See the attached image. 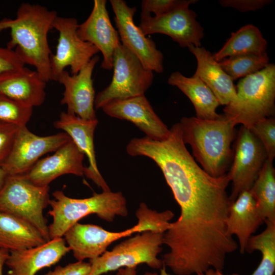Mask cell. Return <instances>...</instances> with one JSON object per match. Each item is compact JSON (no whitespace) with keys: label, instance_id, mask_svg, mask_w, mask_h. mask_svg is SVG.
I'll return each mask as SVG.
<instances>
[{"label":"cell","instance_id":"3957f363","mask_svg":"<svg viewBox=\"0 0 275 275\" xmlns=\"http://www.w3.org/2000/svg\"><path fill=\"white\" fill-rule=\"evenodd\" d=\"M179 124L184 143L190 146L202 169L214 177L226 174L233 155L234 122L222 115L214 120L183 117Z\"/></svg>","mask_w":275,"mask_h":275},{"label":"cell","instance_id":"f546056e","mask_svg":"<svg viewBox=\"0 0 275 275\" xmlns=\"http://www.w3.org/2000/svg\"><path fill=\"white\" fill-rule=\"evenodd\" d=\"M258 139L267 155L273 161L275 157V120L265 118L257 121L250 129Z\"/></svg>","mask_w":275,"mask_h":275},{"label":"cell","instance_id":"9c48e42d","mask_svg":"<svg viewBox=\"0 0 275 275\" xmlns=\"http://www.w3.org/2000/svg\"><path fill=\"white\" fill-rule=\"evenodd\" d=\"M79 24L73 17L57 16L52 25L59 33L56 51L50 57L51 80L69 67L72 75L76 74L99 52L93 44L81 40L77 30Z\"/></svg>","mask_w":275,"mask_h":275},{"label":"cell","instance_id":"f35d334b","mask_svg":"<svg viewBox=\"0 0 275 275\" xmlns=\"http://www.w3.org/2000/svg\"><path fill=\"white\" fill-rule=\"evenodd\" d=\"M7 176V175L5 171L2 169V168H0V190L5 182Z\"/></svg>","mask_w":275,"mask_h":275},{"label":"cell","instance_id":"d4e9b609","mask_svg":"<svg viewBox=\"0 0 275 275\" xmlns=\"http://www.w3.org/2000/svg\"><path fill=\"white\" fill-rule=\"evenodd\" d=\"M267 45L259 29L249 24L232 33L222 48L212 56L216 61L219 62L235 56L263 54L266 52Z\"/></svg>","mask_w":275,"mask_h":275},{"label":"cell","instance_id":"30bf717a","mask_svg":"<svg viewBox=\"0 0 275 275\" xmlns=\"http://www.w3.org/2000/svg\"><path fill=\"white\" fill-rule=\"evenodd\" d=\"M266 159V153L260 141L242 125L236 141L233 163L227 174L232 183L229 196L231 203L240 193L251 188Z\"/></svg>","mask_w":275,"mask_h":275},{"label":"cell","instance_id":"f1b7e54d","mask_svg":"<svg viewBox=\"0 0 275 275\" xmlns=\"http://www.w3.org/2000/svg\"><path fill=\"white\" fill-rule=\"evenodd\" d=\"M33 107L0 94V122L26 126L31 118Z\"/></svg>","mask_w":275,"mask_h":275},{"label":"cell","instance_id":"e0dca14e","mask_svg":"<svg viewBox=\"0 0 275 275\" xmlns=\"http://www.w3.org/2000/svg\"><path fill=\"white\" fill-rule=\"evenodd\" d=\"M84 154L71 140L58 148L54 154L39 159L22 175L39 186L48 184L58 177L65 174L82 176Z\"/></svg>","mask_w":275,"mask_h":275},{"label":"cell","instance_id":"484cf974","mask_svg":"<svg viewBox=\"0 0 275 275\" xmlns=\"http://www.w3.org/2000/svg\"><path fill=\"white\" fill-rule=\"evenodd\" d=\"M263 221L275 222V170L266 159L250 189Z\"/></svg>","mask_w":275,"mask_h":275},{"label":"cell","instance_id":"44dd1931","mask_svg":"<svg viewBox=\"0 0 275 275\" xmlns=\"http://www.w3.org/2000/svg\"><path fill=\"white\" fill-rule=\"evenodd\" d=\"M189 51L196 57L197 67L194 76L200 78L211 90L220 105H227L236 97L233 81L224 71L218 62L204 47L191 45Z\"/></svg>","mask_w":275,"mask_h":275},{"label":"cell","instance_id":"83f0119b","mask_svg":"<svg viewBox=\"0 0 275 275\" xmlns=\"http://www.w3.org/2000/svg\"><path fill=\"white\" fill-rule=\"evenodd\" d=\"M269 58L266 52L260 54H245L232 56L219 62L224 71L232 80L255 73L268 66Z\"/></svg>","mask_w":275,"mask_h":275},{"label":"cell","instance_id":"9a60e30c","mask_svg":"<svg viewBox=\"0 0 275 275\" xmlns=\"http://www.w3.org/2000/svg\"><path fill=\"white\" fill-rule=\"evenodd\" d=\"M108 116L132 122L151 139H166L170 129L153 110L145 95L112 100L101 107Z\"/></svg>","mask_w":275,"mask_h":275},{"label":"cell","instance_id":"5b68a950","mask_svg":"<svg viewBox=\"0 0 275 275\" xmlns=\"http://www.w3.org/2000/svg\"><path fill=\"white\" fill-rule=\"evenodd\" d=\"M235 99L226 105L224 115L236 125L250 129L259 120L274 113L275 65L241 79L236 87Z\"/></svg>","mask_w":275,"mask_h":275},{"label":"cell","instance_id":"1f68e13d","mask_svg":"<svg viewBox=\"0 0 275 275\" xmlns=\"http://www.w3.org/2000/svg\"><path fill=\"white\" fill-rule=\"evenodd\" d=\"M24 65L15 50L0 46V80H4L16 75Z\"/></svg>","mask_w":275,"mask_h":275},{"label":"cell","instance_id":"277c9868","mask_svg":"<svg viewBox=\"0 0 275 275\" xmlns=\"http://www.w3.org/2000/svg\"><path fill=\"white\" fill-rule=\"evenodd\" d=\"M52 196L49 203L52 209L48 211L53 218L48 226L50 239L62 237L72 226L91 214L109 222L116 216L128 214L126 200L121 192L102 191L88 198L74 199L56 190Z\"/></svg>","mask_w":275,"mask_h":275},{"label":"cell","instance_id":"74e56055","mask_svg":"<svg viewBox=\"0 0 275 275\" xmlns=\"http://www.w3.org/2000/svg\"><path fill=\"white\" fill-rule=\"evenodd\" d=\"M197 275H225L223 274L222 271L218 270V269H215L213 268H210L208 269L207 271H206L205 272H201L197 274ZM228 275H239L238 273H233L231 274H228Z\"/></svg>","mask_w":275,"mask_h":275},{"label":"cell","instance_id":"d590c367","mask_svg":"<svg viewBox=\"0 0 275 275\" xmlns=\"http://www.w3.org/2000/svg\"><path fill=\"white\" fill-rule=\"evenodd\" d=\"M10 254V251L6 249H0V275H3V266L5 264Z\"/></svg>","mask_w":275,"mask_h":275},{"label":"cell","instance_id":"ac0fdd59","mask_svg":"<svg viewBox=\"0 0 275 275\" xmlns=\"http://www.w3.org/2000/svg\"><path fill=\"white\" fill-rule=\"evenodd\" d=\"M97 119L87 120L67 112H62L54 126L63 130L74 142L78 148L86 155L89 166L85 167L84 175L91 179L103 191L111 190L99 172L96 159L94 145V134L97 126Z\"/></svg>","mask_w":275,"mask_h":275},{"label":"cell","instance_id":"8fae6325","mask_svg":"<svg viewBox=\"0 0 275 275\" xmlns=\"http://www.w3.org/2000/svg\"><path fill=\"white\" fill-rule=\"evenodd\" d=\"M115 13L114 21L122 44L134 54L144 66L153 72L163 71V57L155 42L144 35L133 21L136 11L123 0H110Z\"/></svg>","mask_w":275,"mask_h":275},{"label":"cell","instance_id":"7c38bea8","mask_svg":"<svg viewBox=\"0 0 275 275\" xmlns=\"http://www.w3.org/2000/svg\"><path fill=\"white\" fill-rule=\"evenodd\" d=\"M71 140L62 132L47 136H39L26 126L20 127L7 161L2 167L7 175H23L43 155L53 151Z\"/></svg>","mask_w":275,"mask_h":275},{"label":"cell","instance_id":"60d3db41","mask_svg":"<svg viewBox=\"0 0 275 275\" xmlns=\"http://www.w3.org/2000/svg\"><path fill=\"white\" fill-rule=\"evenodd\" d=\"M1 81H2V80H0V82H1Z\"/></svg>","mask_w":275,"mask_h":275},{"label":"cell","instance_id":"e575fe53","mask_svg":"<svg viewBox=\"0 0 275 275\" xmlns=\"http://www.w3.org/2000/svg\"><path fill=\"white\" fill-rule=\"evenodd\" d=\"M90 269V263L78 261L64 267L58 265L44 275H88Z\"/></svg>","mask_w":275,"mask_h":275},{"label":"cell","instance_id":"4316f807","mask_svg":"<svg viewBox=\"0 0 275 275\" xmlns=\"http://www.w3.org/2000/svg\"><path fill=\"white\" fill-rule=\"evenodd\" d=\"M266 228L249 239L245 252L261 253L260 263L251 275H273L275 271V222L265 220Z\"/></svg>","mask_w":275,"mask_h":275},{"label":"cell","instance_id":"d6986e66","mask_svg":"<svg viewBox=\"0 0 275 275\" xmlns=\"http://www.w3.org/2000/svg\"><path fill=\"white\" fill-rule=\"evenodd\" d=\"M70 251L62 237L36 247L10 251L5 263L9 268L7 275H35L40 270L56 264Z\"/></svg>","mask_w":275,"mask_h":275},{"label":"cell","instance_id":"4dcf8cb0","mask_svg":"<svg viewBox=\"0 0 275 275\" xmlns=\"http://www.w3.org/2000/svg\"><path fill=\"white\" fill-rule=\"evenodd\" d=\"M197 0H143L141 2V16L154 14L158 16L174 10L189 7L191 4L197 3Z\"/></svg>","mask_w":275,"mask_h":275},{"label":"cell","instance_id":"603a6c76","mask_svg":"<svg viewBox=\"0 0 275 275\" xmlns=\"http://www.w3.org/2000/svg\"><path fill=\"white\" fill-rule=\"evenodd\" d=\"M168 83L180 90L192 102L198 118L214 120L222 115L216 113L220 105L218 100L209 87L199 77H187L179 71L173 72Z\"/></svg>","mask_w":275,"mask_h":275},{"label":"cell","instance_id":"8992f818","mask_svg":"<svg viewBox=\"0 0 275 275\" xmlns=\"http://www.w3.org/2000/svg\"><path fill=\"white\" fill-rule=\"evenodd\" d=\"M49 191V186L36 185L22 175H7L0 190V212L29 222L48 241V226L43 212L50 200Z\"/></svg>","mask_w":275,"mask_h":275},{"label":"cell","instance_id":"52a82bcc","mask_svg":"<svg viewBox=\"0 0 275 275\" xmlns=\"http://www.w3.org/2000/svg\"><path fill=\"white\" fill-rule=\"evenodd\" d=\"M163 236V233L147 230L121 242L111 251L90 260L91 269L88 275H102L142 264L160 269L163 264L157 256L162 250Z\"/></svg>","mask_w":275,"mask_h":275},{"label":"cell","instance_id":"8d00e7d4","mask_svg":"<svg viewBox=\"0 0 275 275\" xmlns=\"http://www.w3.org/2000/svg\"><path fill=\"white\" fill-rule=\"evenodd\" d=\"M136 267H124L118 270L116 275H136Z\"/></svg>","mask_w":275,"mask_h":275},{"label":"cell","instance_id":"ab89813d","mask_svg":"<svg viewBox=\"0 0 275 275\" xmlns=\"http://www.w3.org/2000/svg\"><path fill=\"white\" fill-rule=\"evenodd\" d=\"M144 275H158L156 272H146ZM159 275H171L167 272L166 266L163 265L160 269Z\"/></svg>","mask_w":275,"mask_h":275},{"label":"cell","instance_id":"7402d4cb","mask_svg":"<svg viewBox=\"0 0 275 275\" xmlns=\"http://www.w3.org/2000/svg\"><path fill=\"white\" fill-rule=\"evenodd\" d=\"M46 83L36 70L24 67L16 75L0 82V94L33 108L44 102Z\"/></svg>","mask_w":275,"mask_h":275},{"label":"cell","instance_id":"ffe728a7","mask_svg":"<svg viewBox=\"0 0 275 275\" xmlns=\"http://www.w3.org/2000/svg\"><path fill=\"white\" fill-rule=\"evenodd\" d=\"M264 222L250 189L240 193L231 203L227 219L228 234L237 236L240 252L246 251L249 238Z\"/></svg>","mask_w":275,"mask_h":275},{"label":"cell","instance_id":"ba28073f","mask_svg":"<svg viewBox=\"0 0 275 275\" xmlns=\"http://www.w3.org/2000/svg\"><path fill=\"white\" fill-rule=\"evenodd\" d=\"M114 74L109 85L99 92L95 108L108 102L145 95L152 84L153 72L146 68L139 58L121 43L113 55Z\"/></svg>","mask_w":275,"mask_h":275},{"label":"cell","instance_id":"6da1fadb","mask_svg":"<svg viewBox=\"0 0 275 275\" xmlns=\"http://www.w3.org/2000/svg\"><path fill=\"white\" fill-rule=\"evenodd\" d=\"M126 151L132 156L150 158L160 169L180 208L179 218L172 224L177 234L201 236L225 220L231 204L226 191L228 177L227 174L213 177L197 164L183 142L179 123L163 140L133 138Z\"/></svg>","mask_w":275,"mask_h":275},{"label":"cell","instance_id":"7a4b0ae2","mask_svg":"<svg viewBox=\"0 0 275 275\" xmlns=\"http://www.w3.org/2000/svg\"><path fill=\"white\" fill-rule=\"evenodd\" d=\"M57 12L46 7L29 3H22L15 18L0 21V31L10 29L11 40L7 47L15 51L24 64L34 66L47 82L51 80L50 57L52 54L48 34L52 29Z\"/></svg>","mask_w":275,"mask_h":275},{"label":"cell","instance_id":"cb8c5ba5","mask_svg":"<svg viewBox=\"0 0 275 275\" xmlns=\"http://www.w3.org/2000/svg\"><path fill=\"white\" fill-rule=\"evenodd\" d=\"M47 242L40 232L29 222L0 212V249L19 251L40 246Z\"/></svg>","mask_w":275,"mask_h":275},{"label":"cell","instance_id":"2e32d148","mask_svg":"<svg viewBox=\"0 0 275 275\" xmlns=\"http://www.w3.org/2000/svg\"><path fill=\"white\" fill-rule=\"evenodd\" d=\"M77 33L81 40L93 44L102 53L101 67L113 69L114 53L121 41L117 31L111 23L106 0L94 1L90 15L78 25Z\"/></svg>","mask_w":275,"mask_h":275},{"label":"cell","instance_id":"836d02e7","mask_svg":"<svg viewBox=\"0 0 275 275\" xmlns=\"http://www.w3.org/2000/svg\"><path fill=\"white\" fill-rule=\"evenodd\" d=\"M270 0H220L219 4L224 7H231L246 12L262 9L272 3Z\"/></svg>","mask_w":275,"mask_h":275},{"label":"cell","instance_id":"d6a6232c","mask_svg":"<svg viewBox=\"0 0 275 275\" xmlns=\"http://www.w3.org/2000/svg\"><path fill=\"white\" fill-rule=\"evenodd\" d=\"M20 127L0 122V168H2L12 151Z\"/></svg>","mask_w":275,"mask_h":275},{"label":"cell","instance_id":"4fadbf2b","mask_svg":"<svg viewBox=\"0 0 275 275\" xmlns=\"http://www.w3.org/2000/svg\"><path fill=\"white\" fill-rule=\"evenodd\" d=\"M197 16L189 7H183L158 16H141L139 27L145 36L156 33L169 36L181 47H200L204 29Z\"/></svg>","mask_w":275,"mask_h":275},{"label":"cell","instance_id":"5bb4252c","mask_svg":"<svg viewBox=\"0 0 275 275\" xmlns=\"http://www.w3.org/2000/svg\"><path fill=\"white\" fill-rule=\"evenodd\" d=\"M99 61V57L96 55L77 74L70 75L64 70L57 79L65 88L61 104L67 106V113L84 120L97 119L92 74Z\"/></svg>","mask_w":275,"mask_h":275}]
</instances>
